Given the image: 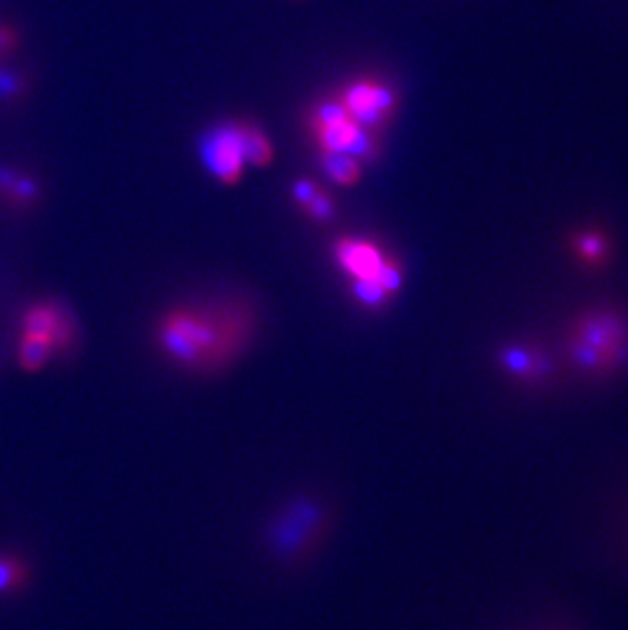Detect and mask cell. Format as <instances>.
Instances as JSON below:
<instances>
[{
  "label": "cell",
  "mask_w": 628,
  "mask_h": 630,
  "mask_svg": "<svg viewBox=\"0 0 628 630\" xmlns=\"http://www.w3.org/2000/svg\"><path fill=\"white\" fill-rule=\"evenodd\" d=\"M321 164L325 174L339 186H351L359 180L361 176V166L359 160H355L349 153L341 151H323Z\"/></svg>",
  "instance_id": "10"
},
{
  "label": "cell",
  "mask_w": 628,
  "mask_h": 630,
  "mask_svg": "<svg viewBox=\"0 0 628 630\" xmlns=\"http://www.w3.org/2000/svg\"><path fill=\"white\" fill-rule=\"evenodd\" d=\"M31 569L25 559L0 555V594H13L29 584Z\"/></svg>",
  "instance_id": "12"
},
{
  "label": "cell",
  "mask_w": 628,
  "mask_h": 630,
  "mask_svg": "<svg viewBox=\"0 0 628 630\" xmlns=\"http://www.w3.org/2000/svg\"><path fill=\"white\" fill-rule=\"evenodd\" d=\"M255 329V312L245 302L184 304L166 310L155 321L153 345L178 370L215 376L247 353Z\"/></svg>",
  "instance_id": "1"
},
{
  "label": "cell",
  "mask_w": 628,
  "mask_h": 630,
  "mask_svg": "<svg viewBox=\"0 0 628 630\" xmlns=\"http://www.w3.org/2000/svg\"><path fill=\"white\" fill-rule=\"evenodd\" d=\"M351 294L361 308L370 310V312H380L392 300V296L384 290V286L376 278L353 280L351 282Z\"/></svg>",
  "instance_id": "13"
},
{
  "label": "cell",
  "mask_w": 628,
  "mask_h": 630,
  "mask_svg": "<svg viewBox=\"0 0 628 630\" xmlns=\"http://www.w3.org/2000/svg\"><path fill=\"white\" fill-rule=\"evenodd\" d=\"M339 100L349 119L370 131L384 127L396 111V92L384 82L372 78L351 82Z\"/></svg>",
  "instance_id": "4"
},
{
  "label": "cell",
  "mask_w": 628,
  "mask_h": 630,
  "mask_svg": "<svg viewBox=\"0 0 628 630\" xmlns=\"http://www.w3.org/2000/svg\"><path fill=\"white\" fill-rule=\"evenodd\" d=\"M626 343V327L618 317L610 312H592L575 323L569 337V351L586 370L606 372L620 363Z\"/></svg>",
  "instance_id": "3"
},
{
  "label": "cell",
  "mask_w": 628,
  "mask_h": 630,
  "mask_svg": "<svg viewBox=\"0 0 628 630\" xmlns=\"http://www.w3.org/2000/svg\"><path fill=\"white\" fill-rule=\"evenodd\" d=\"M15 41H17V37L11 29L0 27V56H3L5 51H9L15 45Z\"/></svg>",
  "instance_id": "21"
},
{
  "label": "cell",
  "mask_w": 628,
  "mask_h": 630,
  "mask_svg": "<svg viewBox=\"0 0 628 630\" xmlns=\"http://www.w3.org/2000/svg\"><path fill=\"white\" fill-rule=\"evenodd\" d=\"M335 261L351 280L376 278L384 261L390 257L380 245L368 239L343 237L335 245Z\"/></svg>",
  "instance_id": "8"
},
{
  "label": "cell",
  "mask_w": 628,
  "mask_h": 630,
  "mask_svg": "<svg viewBox=\"0 0 628 630\" xmlns=\"http://www.w3.org/2000/svg\"><path fill=\"white\" fill-rule=\"evenodd\" d=\"M21 333L49 341L56 355H68L78 343V327L68 308L56 302H37L21 317Z\"/></svg>",
  "instance_id": "5"
},
{
  "label": "cell",
  "mask_w": 628,
  "mask_h": 630,
  "mask_svg": "<svg viewBox=\"0 0 628 630\" xmlns=\"http://www.w3.org/2000/svg\"><path fill=\"white\" fill-rule=\"evenodd\" d=\"M17 88H19L17 76H13V74H9V72H0V96L15 94Z\"/></svg>",
  "instance_id": "20"
},
{
  "label": "cell",
  "mask_w": 628,
  "mask_h": 630,
  "mask_svg": "<svg viewBox=\"0 0 628 630\" xmlns=\"http://www.w3.org/2000/svg\"><path fill=\"white\" fill-rule=\"evenodd\" d=\"M575 251L578 255L588 261V264H598L608 255V243L602 235L598 233H582L575 237Z\"/></svg>",
  "instance_id": "15"
},
{
  "label": "cell",
  "mask_w": 628,
  "mask_h": 630,
  "mask_svg": "<svg viewBox=\"0 0 628 630\" xmlns=\"http://www.w3.org/2000/svg\"><path fill=\"white\" fill-rule=\"evenodd\" d=\"M304 210H306V215H308L310 219L319 221V223H327V221H331L333 215H335V204H333V200H331L323 190H319L317 196H314V198L304 206Z\"/></svg>",
  "instance_id": "17"
},
{
  "label": "cell",
  "mask_w": 628,
  "mask_h": 630,
  "mask_svg": "<svg viewBox=\"0 0 628 630\" xmlns=\"http://www.w3.org/2000/svg\"><path fill=\"white\" fill-rule=\"evenodd\" d=\"M349 115L345 111V107L341 104V100H327L323 104H319L317 109L312 113V127H327V125H335V123H343L347 121Z\"/></svg>",
  "instance_id": "16"
},
{
  "label": "cell",
  "mask_w": 628,
  "mask_h": 630,
  "mask_svg": "<svg viewBox=\"0 0 628 630\" xmlns=\"http://www.w3.org/2000/svg\"><path fill=\"white\" fill-rule=\"evenodd\" d=\"M241 141L245 162L251 166H268L274 160L270 139L253 125H241Z\"/></svg>",
  "instance_id": "11"
},
{
  "label": "cell",
  "mask_w": 628,
  "mask_h": 630,
  "mask_svg": "<svg viewBox=\"0 0 628 630\" xmlns=\"http://www.w3.org/2000/svg\"><path fill=\"white\" fill-rule=\"evenodd\" d=\"M321 188L314 184V182H310V180H298L296 184H294V188H292V194H294V200L304 208L314 196H317V192H319Z\"/></svg>",
  "instance_id": "19"
},
{
  "label": "cell",
  "mask_w": 628,
  "mask_h": 630,
  "mask_svg": "<svg viewBox=\"0 0 628 630\" xmlns=\"http://www.w3.org/2000/svg\"><path fill=\"white\" fill-rule=\"evenodd\" d=\"M323 151H341L353 155L355 160H374L378 155V141L374 139L372 131L365 129L351 119L327 127L314 129Z\"/></svg>",
  "instance_id": "7"
},
{
  "label": "cell",
  "mask_w": 628,
  "mask_h": 630,
  "mask_svg": "<svg viewBox=\"0 0 628 630\" xmlns=\"http://www.w3.org/2000/svg\"><path fill=\"white\" fill-rule=\"evenodd\" d=\"M7 194L15 200V202H31L37 196V184L31 178H21L17 176V180L13 182V186L7 190Z\"/></svg>",
  "instance_id": "18"
},
{
  "label": "cell",
  "mask_w": 628,
  "mask_h": 630,
  "mask_svg": "<svg viewBox=\"0 0 628 630\" xmlns=\"http://www.w3.org/2000/svg\"><path fill=\"white\" fill-rule=\"evenodd\" d=\"M56 355L54 347L49 345L43 337L37 335H25L21 333L19 339V365L27 374H37L49 363V359Z\"/></svg>",
  "instance_id": "9"
},
{
  "label": "cell",
  "mask_w": 628,
  "mask_h": 630,
  "mask_svg": "<svg viewBox=\"0 0 628 630\" xmlns=\"http://www.w3.org/2000/svg\"><path fill=\"white\" fill-rule=\"evenodd\" d=\"M202 162L215 178L235 184L243 176L245 153L241 141V125H225L208 133L200 147Z\"/></svg>",
  "instance_id": "6"
},
{
  "label": "cell",
  "mask_w": 628,
  "mask_h": 630,
  "mask_svg": "<svg viewBox=\"0 0 628 630\" xmlns=\"http://www.w3.org/2000/svg\"><path fill=\"white\" fill-rule=\"evenodd\" d=\"M333 512L327 500L300 494L284 502L266 522V551L284 565H296L312 557L327 539Z\"/></svg>",
  "instance_id": "2"
},
{
  "label": "cell",
  "mask_w": 628,
  "mask_h": 630,
  "mask_svg": "<svg viewBox=\"0 0 628 630\" xmlns=\"http://www.w3.org/2000/svg\"><path fill=\"white\" fill-rule=\"evenodd\" d=\"M504 365L516 376L533 378L543 374V361L527 349H510L502 355Z\"/></svg>",
  "instance_id": "14"
}]
</instances>
